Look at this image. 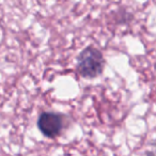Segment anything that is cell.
<instances>
[{
    "instance_id": "6da1fadb",
    "label": "cell",
    "mask_w": 156,
    "mask_h": 156,
    "mask_svg": "<svg viewBox=\"0 0 156 156\" xmlns=\"http://www.w3.org/2000/svg\"><path fill=\"white\" fill-rule=\"evenodd\" d=\"M105 60L102 52L93 46L85 48L77 57V71L85 78H95L103 72Z\"/></svg>"
},
{
    "instance_id": "7a4b0ae2",
    "label": "cell",
    "mask_w": 156,
    "mask_h": 156,
    "mask_svg": "<svg viewBox=\"0 0 156 156\" xmlns=\"http://www.w3.org/2000/svg\"><path fill=\"white\" fill-rule=\"evenodd\" d=\"M37 127L45 137L55 138L62 130V115L56 112H42L37 119Z\"/></svg>"
}]
</instances>
